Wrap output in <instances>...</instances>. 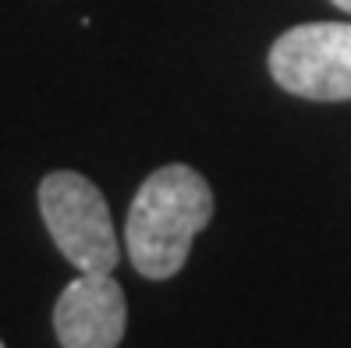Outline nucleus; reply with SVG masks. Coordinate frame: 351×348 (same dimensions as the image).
Listing matches in <instances>:
<instances>
[{
    "mask_svg": "<svg viewBox=\"0 0 351 348\" xmlns=\"http://www.w3.org/2000/svg\"><path fill=\"white\" fill-rule=\"evenodd\" d=\"M213 220V189L189 163H163L138 185L128 220L125 249L146 281H171L189 263L195 235Z\"/></svg>",
    "mask_w": 351,
    "mask_h": 348,
    "instance_id": "1",
    "label": "nucleus"
},
{
    "mask_svg": "<svg viewBox=\"0 0 351 348\" xmlns=\"http://www.w3.org/2000/svg\"><path fill=\"white\" fill-rule=\"evenodd\" d=\"M39 217L78 274H114L121 245L103 192L78 171H50L39 181Z\"/></svg>",
    "mask_w": 351,
    "mask_h": 348,
    "instance_id": "2",
    "label": "nucleus"
},
{
    "mask_svg": "<svg viewBox=\"0 0 351 348\" xmlns=\"http://www.w3.org/2000/svg\"><path fill=\"white\" fill-rule=\"evenodd\" d=\"M274 82L313 104L351 100V22H305L270 47Z\"/></svg>",
    "mask_w": 351,
    "mask_h": 348,
    "instance_id": "3",
    "label": "nucleus"
},
{
    "mask_svg": "<svg viewBox=\"0 0 351 348\" xmlns=\"http://www.w3.org/2000/svg\"><path fill=\"white\" fill-rule=\"evenodd\" d=\"M128 327V299L114 274H78L53 302L60 348H117Z\"/></svg>",
    "mask_w": 351,
    "mask_h": 348,
    "instance_id": "4",
    "label": "nucleus"
},
{
    "mask_svg": "<svg viewBox=\"0 0 351 348\" xmlns=\"http://www.w3.org/2000/svg\"><path fill=\"white\" fill-rule=\"evenodd\" d=\"M330 4H337L341 11H348V14H351V0H330Z\"/></svg>",
    "mask_w": 351,
    "mask_h": 348,
    "instance_id": "5",
    "label": "nucleus"
},
{
    "mask_svg": "<svg viewBox=\"0 0 351 348\" xmlns=\"http://www.w3.org/2000/svg\"><path fill=\"white\" fill-rule=\"evenodd\" d=\"M0 348H4V341H0Z\"/></svg>",
    "mask_w": 351,
    "mask_h": 348,
    "instance_id": "6",
    "label": "nucleus"
}]
</instances>
